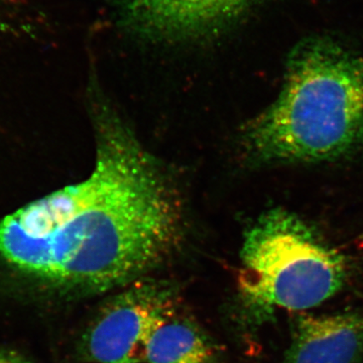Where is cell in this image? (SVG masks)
<instances>
[{
	"mask_svg": "<svg viewBox=\"0 0 363 363\" xmlns=\"http://www.w3.org/2000/svg\"><path fill=\"white\" fill-rule=\"evenodd\" d=\"M96 160L85 180L0 220V257L58 290L100 294L128 286L176 250L178 193L111 109L96 118Z\"/></svg>",
	"mask_w": 363,
	"mask_h": 363,
	"instance_id": "obj_1",
	"label": "cell"
},
{
	"mask_svg": "<svg viewBox=\"0 0 363 363\" xmlns=\"http://www.w3.org/2000/svg\"><path fill=\"white\" fill-rule=\"evenodd\" d=\"M363 143V57L327 35L300 40L286 59L281 92L245 126L257 164L332 161Z\"/></svg>",
	"mask_w": 363,
	"mask_h": 363,
	"instance_id": "obj_2",
	"label": "cell"
},
{
	"mask_svg": "<svg viewBox=\"0 0 363 363\" xmlns=\"http://www.w3.org/2000/svg\"><path fill=\"white\" fill-rule=\"evenodd\" d=\"M240 259V292L262 307H316L337 294L347 276L343 255L283 208L269 210L248 228Z\"/></svg>",
	"mask_w": 363,
	"mask_h": 363,
	"instance_id": "obj_3",
	"label": "cell"
},
{
	"mask_svg": "<svg viewBox=\"0 0 363 363\" xmlns=\"http://www.w3.org/2000/svg\"><path fill=\"white\" fill-rule=\"evenodd\" d=\"M175 293L157 281H135L105 303L81 339V352L96 363H143L152 331L175 307Z\"/></svg>",
	"mask_w": 363,
	"mask_h": 363,
	"instance_id": "obj_4",
	"label": "cell"
},
{
	"mask_svg": "<svg viewBox=\"0 0 363 363\" xmlns=\"http://www.w3.org/2000/svg\"><path fill=\"white\" fill-rule=\"evenodd\" d=\"M262 0H111L117 23L138 40L196 45L225 35Z\"/></svg>",
	"mask_w": 363,
	"mask_h": 363,
	"instance_id": "obj_5",
	"label": "cell"
},
{
	"mask_svg": "<svg viewBox=\"0 0 363 363\" xmlns=\"http://www.w3.org/2000/svg\"><path fill=\"white\" fill-rule=\"evenodd\" d=\"M363 354V314H302L285 363H357Z\"/></svg>",
	"mask_w": 363,
	"mask_h": 363,
	"instance_id": "obj_6",
	"label": "cell"
},
{
	"mask_svg": "<svg viewBox=\"0 0 363 363\" xmlns=\"http://www.w3.org/2000/svg\"><path fill=\"white\" fill-rule=\"evenodd\" d=\"M209 341L194 323L177 314L176 306L152 331L147 363H213Z\"/></svg>",
	"mask_w": 363,
	"mask_h": 363,
	"instance_id": "obj_7",
	"label": "cell"
},
{
	"mask_svg": "<svg viewBox=\"0 0 363 363\" xmlns=\"http://www.w3.org/2000/svg\"><path fill=\"white\" fill-rule=\"evenodd\" d=\"M0 363H33L16 351L0 347Z\"/></svg>",
	"mask_w": 363,
	"mask_h": 363,
	"instance_id": "obj_8",
	"label": "cell"
}]
</instances>
